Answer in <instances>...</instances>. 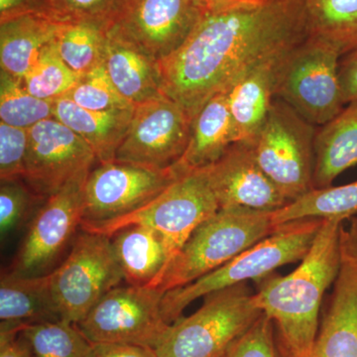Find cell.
<instances>
[{
  "instance_id": "ac0fdd59",
  "label": "cell",
  "mask_w": 357,
  "mask_h": 357,
  "mask_svg": "<svg viewBox=\"0 0 357 357\" xmlns=\"http://www.w3.org/2000/svg\"><path fill=\"white\" fill-rule=\"evenodd\" d=\"M62 321L52 294L50 273L26 277L1 274L0 280V335L20 333L25 326Z\"/></svg>"
},
{
  "instance_id": "b9f144b4",
  "label": "cell",
  "mask_w": 357,
  "mask_h": 357,
  "mask_svg": "<svg viewBox=\"0 0 357 357\" xmlns=\"http://www.w3.org/2000/svg\"><path fill=\"white\" fill-rule=\"evenodd\" d=\"M192 1L203 11L204 14L206 13V2H208V0H192Z\"/></svg>"
},
{
  "instance_id": "2e32d148",
  "label": "cell",
  "mask_w": 357,
  "mask_h": 357,
  "mask_svg": "<svg viewBox=\"0 0 357 357\" xmlns=\"http://www.w3.org/2000/svg\"><path fill=\"white\" fill-rule=\"evenodd\" d=\"M206 169L220 208L239 206L274 213L290 204L260 168L251 144L234 143Z\"/></svg>"
},
{
  "instance_id": "e575fe53",
  "label": "cell",
  "mask_w": 357,
  "mask_h": 357,
  "mask_svg": "<svg viewBox=\"0 0 357 357\" xmlns=\"http://www.w3.org/2000/svg\"><path fill=\"white\" fill-rule=\"evenodd\" d=\"M28 148L27 129L0 122V180H23Z\"/></svg>"
},
{
  "instance_id": "6da1fadb",
  "label": "cell",
  "mask_w": 357,
  "mask_h": 357,
  "mask_svg": "<svg viewBox=\"0 0 357 357\" xmlns=\"http://www.w3.org/2000/svg\"><path fill=\"white\" fill-rule=\"evenodd\" d=\"M309 37L302 0H269L204 13L190 36L159 61L162 89L194 119L249 70Z\"/></svg>"
},
{
  "instance_id": "9a60e30c",
  "label": "cell",
  "mask_w": 357,
  "mask_h": 357,
  "mask_svg": "<svg viewBox=\"0 0 357 357\" xmlns=\"http://www.w3.org/2000/svg\"><path fill=\"white\" fill-rule=\"evenodd\" d=\"M98 157L86 141L56 119L28 129L23 182L47 199L72 181L89 175Z\"/></svg>"
},
{
  "instance_id": "5bb4252c",
  "label": "cell",
  "mask_w": 357,
  "mask_h": 357,
  "mask_svg": "<svg viewBox=\"0 0 357 357\" xmlns=\"http://www.w3.org/2000/svg\"><path fill=\"white\" fill-rule=\"evenodd\" d=\"M203 15L192 0H119L107 27L159 62L182 46Z\"/></svg>"
},
{
  "instance_id": "7a4b0ae2",
  "label": "cell",
  "mask_w": 357,
  "mask_h": 357,
  "mask_svg": "<svg viewBox=\"0 0 357 357\" xmlns=\"http://www.w3.org/2000/svg\"><path fill=\"white\" fill-rule=\"evenodd\" d=\"M344 222L325 218L299 266L285 276L272 273L256 281V306L276 325L282 357L311 356L324 295L340 270Z\"/></svg>"
},
{
  "instance_id": "8992f818",
  "label": "cell",
  "mask_w": 357,
  "mask_h": 357,
  "mask_svg": "<svg viewBox=\"0 0 357 357\" xmlns=\"http://www.w3.org/2000/svg\"><path fill=\"white\" fill-rule=\"evenodd\" d=\"M340 57L332 45L307 37L282 57L275 96L312 126H324L344 109Z\"/></svg>"
},
{
  "instance_id": "83f0119b",
  "label": "cell",
  "mask_w": 357,
  "mask_h": 357,
  "mask_svg": "<svg viewBox=\"0 0 357 357\" xmlns=\"http://www.w3.org/2000/svg\"><path fill=\"white\" fill-rule=\"evenodd\" d=\"M357 215V181L338 187L314 189L302 198L274 211L275 227L305 218L347 220Z\"/></svg>"
},
{
  "instance_id": "d6986e66",
  "label": "cell",
  "mask_w": 357,
  "mask_h": 357,
  "mask_svg": "<svg viewBox=\"0 0 357 357\" xmlns=\"http://www.w3.org/2000/svg\"><path fill=\"white\" fill-rule=\"evenodd\" d=\"M103 66L115 88L134 107L165 95L158 62L107 27Z\"/></svg>"
},
{
  "instance_id": "4fadbf2b",
  "label": "cell",
  "mask_w": 357,
  "mask_h": 357,
  "mask_svg": "<svg viewBox=\"0 0 357 357\" xmlns=\"http://www.w3.org/2000/svg\"><path fill=\"white\" fill-rule=\"evenodd\" d=\"M192 121L187 110L166 95L136 105L114 161L172 168L189 144Z\"/></svg>"
},
{
  "instance_id": "e0dca14e",
  "label": "cell",
  "mask_w": 357,
  "mask_h": 357,
  "mask_svg": "<svg viewBox=\"0 0 357 357\" xmlns=\"http://www.w3.org/2000/svg\"><path fill=\"white\" fill-rule=\"evenodd\" d=\"M285 53L255 66L227 91L236 142L255 144L261 132L276 98L277 70Z\"/></svg>"
},
{
  "instance_id": "7bdbcfd3",
  "label": "cell",
  "mask_w": 357,
  "mask_h": 357,
  "mask_svg": "<svg viewBox=\"0 0 357 357\" xmlns=\"http://www.w3.org/2000/svg\"><path fill=\"white\" fill-rule=\"evenodd\" d=\"M258 1L264 2V1H269V0H258Z\"/></svg>"
},
{
  "instance_id": "44dd1931",
  "label": "cell",
  "mask_w": 357,
  "mask_h": 357,
  "mask_svg": "<svg viewBox=\"0 0 357 357\" xmlns=\"http://www.w3.org/2000/svg\"><path fill=\"white\" fill-rule=\"evenodd\" d=\"M110 238L128 285L153 287L173 258L163 237L149 227L129 225Z\"/></svg>"
},
{
  "instance_id": "484cf974",
  "label": "cell",
  "mask_w": 357,
  "mask_h": 357,
  "mask_svg": "<svg viewBox=\"0 0 357 357\" xmlns=\"http://www.w3.org/2000/svg\"><path fill=\"white\" fill-rule=\"evenodd\" d=\"M309 36L344 56L357 50V0H302Z\"/></svg>"
},
{
  "instance_id": "5b68a950",
  "label": "cell",
  "mask_w": 357,
  "mask_h": 357,
  "mask_svg": "<svg viewBox=\"0 0 357 357\" xmlns=\"http://www.w3.org/2000/svg\"><path fill=\"white\" fill-rule=\"evenodd\" d=\"M248 283L204 296L198 311L178 319L157 344V357H223L263 312Z\"/></svg>"
},
{
  "instance_id": "8d00e7d4",
  "label": "cell",
  "mask_w": 357,
  "mask_h": 357,
  "mask_svg": "<svg viewBox=\"0 0 357 357\" xmlns=\"http://www.w3.org/2000/svg\"><path fill=\"white\" fill-rule=\"evenodd\" d=\"M340 88L344 105L357 100V50L344 56L340 62Z\"/></svg>"
},
{
  "instance_id": "f35d334b",
  "label": "cell",
  "mask_w": 357,
  "mask_h": 357,
  "mask_svg": "<svg viewBox=\"0 0 357 357\" xmlns=\"http://www.w3.org/2000/svg\"><path fill=\"white\" fill-rule=\"evenodd\" d=\"M30 13L45 14L42 0H0V22Z\"/></svg>"
},
{
  "instance_id": "f546056e",
  "label": "cell",
  "mask_w": 357,
  "mask_h": 357,
  "mask_svg": "<svg viewBox=\"0 0 357 357\" xmlns=\"http://www.w3.org/2000/svg\"><path fill=\"white\" fill-rule=\"evenodd\" d=\"M31 357H89L91 344L77 328L64 321H45L21 331Z\"/></svg>"
},
{
  "instance_id": "8fae6325",
  "label": "cell",
  "mask_w": 357,
  "mask_h": 357,
  "mask_svg": "<svg viewBox=\"0 0 357 357\" xmlns=\"http://www.w3.org/2000/svg\"><path fill=\"white\" fill-rule=\"evenodd\" d=\"M178 175L174 167L155 169L119 161L98 163L84 182L82 225L109 222L139 210L165 191Z\"/></svg>"
},
{
  "instance_id": "1f68e13d",
  "label": "cell",
  "mask_w": 357,
  "mask_h": 357,
  "mask_svg": "<svg viewBox=\"0 0 357 357\" xmlns=\"http://www.w3.org/2000/svg\"><path fill=\"white\" fill-rule=\"evenodd\" d=\"M66 96L79 107L93 112H114L135 107L119 93L103 65L82 77Z\"/></svg>"
},
{
  "instance_id": "7c38bea8",
  "label": "cell",
  "mask_w": 357,
  "mask_h": 357,
  "mask_svg": "<svg viewBox=\"0 0 357 357\" xmlns=\"http://www.w3.org/2000/svg\"><path fill=\"white\" fill-rule=\"evenodd\" d=\"M88 175L45 199L30 220L9 272L37 277L51 273L83 222V190Z\"/></svg>"
},
{
  "instance_id": "d4e9b609",
  "label": "cell",
  "mask_w": 357,
  "mask_h": 357,
  "mask_svg": "<svg viewBox=\"0 0 357 357\" xmlns=\"http://www.w3.org/2000/svg\"><path fill=\"white\" fill-rule=\"evenodd\" d=\"M310 357H357V290L340 288L328 299Z\"/></svg>"
},
{
  "instance_id": "f1b7e54d",
  "label": "cell",
  "mask_w": 357,
  "mask_h": 357,
  "mask_svg": "<svg viewBox=\"0 0 357 357\" xmlns=\"http://www.w3.org/2000/svg\"><path fill=\"white\" fill-rule=\"evenodd\" d=\"M55 102L32 96L21 79L0 72V122L28 130L39 122L53 119Z\"/></svg>"
},
{
  "instance_id": "ba28073f",
  "label": "cell",
  "mask_w": 357,
  "mask_h": 357,
  "mask_svg": "<svg viewBox=\"0 0 357 357\" xmlns=\"http://www.w3.org/2000/svg\"><path fill=\"white\" fill-rule=\"evenodd\" d=\"M316 133L314 126L276 98L252 144L260 168L290 203L314 190Z\"/></svg>"
},
{
  "instance_id": "60d3db41",
  "label": "cell",
  "mask_w": 357,
  "mask_h": 357,
  "mask_svg": "<svg viewBox=\"0 0 357 357\" xmlns=\"http://www.w3.org/2000/svg\"><path fill=\"white\" fill-rule=\"evenodd\" d=\"M259 2L261 1H258V0H208V2H206V13L225 10V9L232 8V7L259 3Z\"/></svg>"
},
{
  "instance_id": "ab89813d",
  "label": "cell",
  "mask_w": 357,
  "mask_h": 357,
  "mask_svg": "<svg viewBox=\"0 0 357 357\" xmlns=\"http://www.w3.org/2000/svg\"><path fill=\"white\" fill-rule=\"evenodd\" d=\"M0 357H31L29 347L21 333L0 335Z\"/></svg>"
},
{
  "instance_id": "cb8c5ba5",
  "label": "cell",
  "mask_w": 357,
  "mask_h": 357,
  "mask_svg": "<svg viewBox=\"0 0 357 357\" xmlns=\"http://www.w3.org/2000/svg\"><path fill=\"white\" fill-rule=\"evenodd\" d=\"M59 23L41 13H30L0 22L1 70L22 79L55 37Z\"/></svg>"
},
{
  "instance_id": "7402d4cb",
  "label": "cell",
  "mask_w": 357,
  "mask_h": 357,
  "mask_svg": "<svg viewBox=\"0 0 357 357\" xmlns=\"http://www.w3.org/2000/svg\"><path fill=\"white\" fill-rule=\"evenodd\" d=\"M314 189H325L357 165V100L321 126L314 143Z\"/></svg>"
},
{
  "instance_id": "9c48e42d",
  "label": "cell",
  "mask_w": 357,
  "mask_h": 357,
  "mask_svg": "<svg viewBox=\"0 0 357 357\" xmlns=\"http://www.w3.org/2000/svg\"><path fill=\"white\" fill-rule=\"evenodd\" d=\"M123 280L110 236L82 230L64 261L50 273L61 319L76 326Z\"/></svg>"
},
{
  "instance_id": "4316f807",
  "label": "cell",
  "mask_w": 357,
  "mask_h": 357,
  "mask_svg": "<svg viewBox=\"0 0 357 357\" xmlns=\"http://www.w3.org/2000/svg\"><path fill=\"white\" fill-rule=\"evenodd\" d=\"M105 39L107 25L67 23L59 24L54 44L65 64L82 77L103 65Z\"/></svg>"
},
{
  "instance_id": "603a6c76",
  "label": "cell",
  "mask_w": 357,
  "mask_h": 357,
  "mask_svg": "<svg viewBox=\"0 0 357 357\" xmlns=\"http://www.w3.org/2000/svg\"><path fill=\"white\" fill-rule=\"evenodd\" d=\"M134 109L93 112L79 107L67 96L55 102L54 119L64 123L93 150L98 163L114 161L128 132Z\"/></svg>"
},
{
  "instance_id": "836d02e7",
  "label": "cell",
  "mask_w": 357,
  "mask_h": 357,
  "mask_svg": "<svg viewBox=\"0 0 357 357\" xmlns=\"http://www.w3.org/2000/svg\"><path fill=\"white\" fill-rule=\"evenodd\" d=\"M45 199L39 198L22 180L4 181L0 185V234L3 241L15 231Z\"/></svg>"
},
{
  "instance_id": "52a82bcc",
  "label": "cell",
  "mask_w": 357,
  "mask_h": 357,
  "mask_svg": "<svg viewBox=\"0 0 357 357\" xmlns=\"http://www.w3.org/2000/svg\"><path fill=\"white\" fill-rule=\"evenodd\" d=\"M218 210L206 169H197L180 173L165 191L139 210L107 222L83 223L81 229L112 236L129 225L149 227L163 237L174 257L192 231Z\"/></svg>"
},
{
  "instance_id": "ffe728a7",
  "label": "cell",
  "mask_w": 357,
  "mask_h": 357,
  "mask_svg": "<svg viewBox=\"0 0 357 357\" xmlns=\"http://www.w3.org/2000/svg\"><path fill=\"white\" fill-rule=\"evenodd\" d=\"M236 141L227 91H222L204 103L195 115L189 144L174 169L180 174L211 166Z\"/></svg>"
},
{
  "instance_id": "d6a6232c",
  "label": "cell",
  "mask_w": 357,
  "mask_h": 357,
  "mask_svg": "<svg viewBox=\"0 0 357 357\" xmlns=\"http://www.w3.org/2000/svg\"><path fill=\"white\" fill-rule=\"evenodd\" d=\"M119 0H42L45 15L59 24L96 23L107 25Z\"/></svg>"
},
{
  "instance_id": "74e56055",
  "label": "cell",
  "mask_w": 357,
  "mask_h": 357,
  "mask_svg": "<svg viewBox=\"0 0 357 357\" xmlns=\"http://www.w3.org/2000/svg\"><path fill=\"white\" fill-rule=\"evenodd\" d=\"M89 357H157L150 347L128 344H91Z\"/></svg>"
},
{
  "instance_id": "4dcf8cb0",
  "label": "cell",
  "mask_w": 357,
  "mask_h": 357,
  "mask_svg": "<svg viewBox=\"0 0 357 357\" xmlns=\"http://www.w3.org/2000/svg\"><path fill=\"white\" fill-rule=\"evenodd\" d=\"M79 79L59 56L53 40L21 81L32 96L55 102L67 96Z\"/></svg>"
},
{
  "instance_id": "d590c367",
  "label": "cell",
  "mask_w": 357,
  "mask_h": 357,
  "mask_svg": "<svg viewBox=\"0 0 357 357\" xmlns=\"http://www.w3.org/2000/svg\"><path fill=\"white\" fill-rule=\"evenodd\" d=\"M273 321L263 314L250 328L230 345L223 357H277Z\"/></svg>"
},
{
  "instance_id": "30bf717a",
  "label": "cell",
  "mask_w": 357,
  "mask_h": 357,
  "mask_svg": "<svg viewBox=\"0 0 357 357\" xmlns=\"http://www.w3.org/2000/svg\"><path fill=\"white\" fill-rule=\"evenodd\" d=\"M163 296L156 288L117 286L76 326L91 344H128L155 349L170 326L162 316Z\"/></svg>"
},
{
  "instance_id": "3957f363",
  "label": "cell",
  "mask_w": 357,
  "mask_h": 357,
  "mask_svg": "<svg viewBox=\"0 0 357 357\" xmlns=\"http://www.w3.org/2000/svg\"><path fill=\"white\" fill-rule=\"evenodd\" d=\"M325 218H305L277 225L266 238L234 259L188 285L164 294L162 316L171 325L195 301L208 294L248 281H258L277 268L301 261L306 256Z\"/></svg>"
},
{
  "instance_id": "277c9868",
  "label": "cell",
  "mask_w": 357,
  "mask_h": 357,
  "mask_svg": "<svg viewBox=\"0 0 357 357\" xmlns=\"http://www.w3.org/2000/svg\"><path fill=\"white\" fill-rule=\"evenodd\" d=\"M272 211L220 208L192 231L152 288L165 294L198 280L274 231Z\"/></svg>"
}]
</instances>
